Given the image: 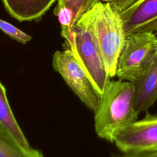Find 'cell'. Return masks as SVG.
<instances>
[{
    "label": "cell",
    "mask_w": 157,
    "mask_h": 157,
    "mask_svg": "<svg viewBox=\"0 0 157 157\" xmlns=\"http://www.w3.org/2000/svg\"><path fill=\"white\" fill-rule=\"evenodd\" d=\"M0 157H45L40 150L23 147L0 122Z\"/></svg>",
    "instance_id": "cell-12"
},
{
    "label": "cell",
    "mask_w": 157,
    "mask_h": 157,
    "mask_svg": "<svg viewBox=\"0 0 157 157\" xmlns=\"http://www.w3.org/2000/svg\"><path fill=\"white\" fill-rule=\"evenodd\" d=\"M136 0H114L113 4L112 6L118 12H120L130 6Z\"/></svg>",
    "instance_id": "cell-15"
},
{
    "label": "cell",
    "mask_w": 157,
    "mask_h": 157,
    "mask_svg": "<svg viewBox=\"0 0 157 157\" xmlns=\"http://www.w3.org/2000/svg\"><path fill=\"white\" fill-rule=\"evenodd\" d=\"M56 0H1L7 13L19 21L40 19Z\"/></svg>",
    "instance_id": "cell-10"
},
{
    "label": "cell",
    "mask_w": 157,
    "mask_h": 157,
    "mask_svg": "<svg viewBox=\"0 0 157 157\" xmlns=\"http://www.w3.org/2000/svg\"><path fill=\"white\" fill-rule=\"evenodd\" d=\"M156 48V34L144 32L126 36L118 58L116 76L120 80L134 81L148 64Z\"/></svg>",
    "instance_id": "cell-4"
},
{
    "label": "cell",
    "mask_w": 157,
    "mask_h": 157,
    "mask_svg": "<svg viewBox=\"0 0 157 157\" xmlns=\"http://www.w3.org/2000/svg\"><path fill=\"white\" fill-rule=\"evenodd\" d=\"M111 157H157V151L129 152L122 154H113Z\"/></svg>",
    "instance_id": "cell-14"
},
{
    "label": "cell",
    "mask_w": 157,
    "mask_h": 157,
    "mask_svg": "<svg viewBox=\"0 0 157 157\" xmlns=\"http://www.w3.org/2000/svg\"><path fill=\"white\" fill-rule=\"evenodd\" d=\"M100 0H58L54 14L61 25V31L72 29Z\"/></svg>",
    "instance_id": "cell-9"
},
{
    "label": "cell",
    "mask_w": 157,
    "mask_h": 157,
    "mask_svg": "<svg viewBox=\"0 0 157 157\" xmlns=\"http://www.w3.org/2000/svg\"><path fill=\"white\" fill-rule=\"evenodd\" d=\"M65 39L64 48L70 50L101 96L110 80L91 32L86 15L70 30L61 32Z\"/></svg>",
    "instance_id": "cell-3"
},
{
    "label": "cell",
    "mask_w": 157,
    "mask_h": 157,
    "mask_svg": "<svg viewBox=\"0 0 157 157\" xmlns=\"http://www.w3.org/2000/svg\"><path fill=\"white\" fill-rule=\"evenodd\" d=\"M52 66L84 104L94 112L99 105L101 95L72 52L69 49L56 51L52 58Z\"/></svg>",
    "instance_id": "cell-5"
},
{
    "label": "cell",
    "mask_w": 157,
    "mask_h": 157,
    "mask_svg": "<svg viewBox=\"0 0 157 157\" xmlns=\"http://www.w3.org/2000/svg\"><path fill=\"white\" fill-rule=\"evenodd\" d=\"M126 36L149 32L157 33V0H136L120 12Z\"/></svg>",
    "instance_id": "cell-7"
},
{
    "label": "cell",
    "mask_w": 157,
    "mask_h": 157,
    "mask_svg": "<svg viewBox=\"0 0 157 157\" xmlns=\"http://www.w3.org/2000/svg\"><path fill=\"white\" fill-rule=\"evenodd\" d=\"M86 15L105 71L110 78L113 77L126 38L120 12L110 4L99 1Z\"/></svg>",
    "instance_id": "cell-2"
},
{
    "label": "cell",
    "mask_w": 157,
    "mask_h": 157,
    "mask_svg": "<svg viewBox=\"0 0 157 157\" xmlns=\"http://www.w3.org/2000/svg\"><path fill=\"white\" fill-rule=\"evenodd\" d=\"M134 85V105L136 112H146L157 100V48Z\"/></svg>",
    "instance_id": "cell-8"
},
{
    "label": "cell",
    "mask_w": 157,
    "mask_h": 157,
    "mask_svg": "<svg viewBox=\"0 0 157 157\" xmlns=\"http://www.w3.org/2000/svg\"><path fill=\"white\" fill-rule=\"evenodd\" d=\"M113 142L122 153L157 151V116L147 110L142 119L117 129Z\"/></svg>",
    "instance_id": "cell-6"
},
{
    "label": "cell",
    "mask_w": 157,
    "mask_h": 157,
    "mask_svg": "<svg viewBox=\"0 0 157 157\" xmlns=\"http://www.w3.org/2000/svg\"><path fill=\"white\" fill-rule=\"evenodd\" d=\"M0 122L25 148H31L28 139L18 123L9 104L6 89L0 81Z\"/></svg>",
    "instance_id": "cell-11"
},
{
    "label": "cell",
    "mask_w": 157,
    "mask_h": 157,
    "mask_svg": "<svg viewBox=\"0 0 157 157\" xmlns=\"http://www.w3.org/2000/svg\"><path fill=\"white\" fill-rule=\"evenodd\" d=\"M0 29L12 39L22 44L30 41L32 37L21 31L13 25L0 18Z\"/></svg>",
    "instance_id": "cell-13"
},
{
    "label": "cell",
    "mask_w": 157,
    "mask_h": 157,
    "mask_svg": "<svg viewBox=\"0 0 157 157\" xmlns=\"http://www.w3.org/2000/svg\"><path fill=\"white\" fill-rule=\"evenodd\" d=\"M102 1H105V2H107V3L110 4L111 6H112V5H113V2H114V0H102Z\"/></svg>",
    "instance_id": "cell-16"
},
{
    "label": "cell",
    "mask_w": 157,
    "mask_h": 157,
    "mask_svg": "<svg viewBox=\"0 0 157 157\" xmlns=\"http://www.w3.org/2000/svg\"><path fill=\"white\" fill-rule=\"evenodd\" d=\"M94 112L97 136L113 142V134L117 129L138 118L134 105L132 82L109 80Z\"/></svg>",
    "instance_id": "cell-1"
}]
</instances>
